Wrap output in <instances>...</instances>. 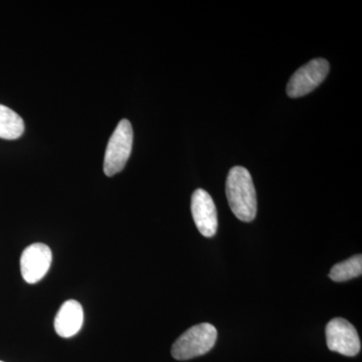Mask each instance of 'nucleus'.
<instances>
[{
	"label": "nucleus",
	"instance_id": "nucleus-11",
	"mask_svg": "<svg viewBox=\"0 0 362 362\" xmlns=\"http://www.w3.org/2000/svg\"><path fill=\"white\" fill-rule=\"evenodd\" d=\"M0 362H4V361H0Z\"/></svg>",
	"mask_w": 362,
	"mask_h": 362
},
{
	"label": "nucleus",
	"instance_id": "nucleus-3",
	"mask_svg": "<svg viewBox=\"0 0 362 362\" xmlns=\"http://www.w3.org/2000/svg\"><path fill=\"white\" fill-rule=\"evenodd\" d=\"M133 128L123 119L112 134L104 159L105 175L111 177L122 171L132 152Z\"/></svg>",
	"mask_w": 362,
	"mask_h": 362
},
{
	"label": "nucleus",
	"instance_id": "nucleus-9",
	"mask_svg": "<svg viewBox=\"0 0 362 362\" xmlns=\"http://www.w3.org/2000/svg\"><path fill=\"white\" fill-rule=\"evenodd\" d=\"M25 132V122L21 117L8 107L0 105V138L18 139Z\"/></svg>",
	"mask_w": 362,
	"mask_h": 362
},
{
	"label": "nucleus",
	"instance_id": "nucleus-6",
	"mask_svg": "<svg viewBox=\"0 0 362 362\" xmlns=\"http://www.w3.org/2000/svg\"><path fill=\"white\" fill-rule=\"evenodd\" d=\"M52 250L47 245L35 243L26 247L21 257V272L28 284L40 282L51 268Z\"/></svg>",
	"mask_w": 362,
	"mask_h": 362
},
{
	"label": "nucleus",
	"instance_id": "nucleus-5",
	"mask_svg": "<svg viewBox=\"0 0 362 362\" xmlns=\"http://www.w3.org/2000/svg\"><path fill=\"white\" fill-rule=\"evenodd\" d=\"M326 341L331 351L345 356H356L361 351L358 333L349 321L334 318L326 326Z\"/></svg>",
	"mask_w": 362,
	"mask_h": 362
},
{
	"label": "nucleus",
	"instance_id": "nucleus-7",
	"mask_svg": "<svg viewBox=\"0 0 362 362\" xmlns=\"http://www.w3.org/2000/svg\"><path fill=\"white\" fill-rule=\"evenodd\" d=\"M192 218L197 230L204 237L211 238L218 230V211L211 195L199 188L192 197Z\"/></svg>",
	"mask_w": 362,
	"mask_h": 362
},
{
	"label": "nucleus",
	"instance_id": "nucleus-4",
	"mask_svg": "<svg viewBox=\"0 0 362 362\" xmlns=\"http://www.w3.org/2000/svg\"><path fill=\"white\" fill-rule=\"evenodd\" d=\"M329 63L324 59H314L294 73L287 85L288 96L303 97L315 90L327 77Z\"/></svg>",
	"mask_w": 362,
	"mask_h": 362
},
{
	"label": "nucleus",
	"instance_id": "nucleus-10",
	"mask_svg": "<svg viewBox=\"0 0 362 362\" xmlns=\"http://www.w3.org/2000/svg\"><path fill=\"white\" fill-rule=\"evenodd\" d=\"M361 274L362 257L361 255H356L352 258L333 266L329 273V277L334 282H345V281L359 277Z\"/></svg>",
	"mask_w": 362,
	"mask_h": 362
},
{
	"label": "nucleus",
	"instance_id": "nucleus-8",
	"mask_svg": "<svg viewBox=\"0 0 362 362\" xmlns=\"http://www.w3.org/2000/svg\"><path fill=\"white\" fill-rule=\"evenodd\" d=\"M84 323V310L76 300H68L62 305L54 318V330L63 338L75 337Z\"/></svg>",
	"mask_w": 362,
	"mask_h": 362
},
{
	"label": "nucleus",
	"instance_id": "nucleus-2",
	"mask_svg": "<svg viewBox=\"0 0 362 362\" xmlns=\"http://www.w3.org/2000/svg\"><path fill=\"white\" fill-rule=\"evenodd\" d=\"M218 338V331L209 323H202L181 334L173 343L171 354L177 361H188L211 351Z\"/></svg>",
	"mask_w": 362,
	"mask_h": 362
},
{
	"label": "nucleus",
	"instance_id": "nucleus-1",
	"mask_svg": "<svg viewBox=\"0 0 362 362\" xmlns=\"http://www.w3.org/2000/svg\"><path fill=\"white\" fill-rule=\"evenodd\" d=\"M226 197L233 214L240 221H254L257 214V195L249 170L242 166L230 169L226 178Z\"/></svg>",
	"mask_w": 362,
	"mask_h": 362
}]
</instances>
